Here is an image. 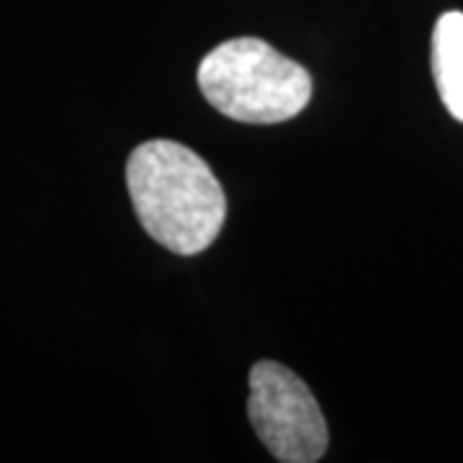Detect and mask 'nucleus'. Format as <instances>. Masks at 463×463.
Masks as SVG:
<instances>
[{"mask_svg":"<svg viewBox=\"0 0 463 463\" xmlns=\"http://www.w3.org/2000/svg\"><path fill=\"white\" fill-rule=\"evenodd\" d=\"M199 88L219 114L242 124H281L312 99V75L263 39L240 36L199 65Z\"/></svg>","mask_w":463,"mask_h":463,"instance_id":"f03ea898","label":"nucleus"},{"mask_svg":"<svg viewBox=\"0 0 463 463\" xmlns=\"http://www.w3.org/2000/svg\"><path fill=\"white\" fill-rule=\"evenodd\" d=\"M432 75L440 100L463 121V14L448 11L432 32Z\"/></svg>","mask_w":463,"mask_h":463,"instance_id":"20e7f679","label":"nucleus"},{"mask_svg":"<svg viewBox=\"0 0 463 463\" xmlns=\"http://www.w3.org/2000/svg\"><path fill=\"white\" fill-rule=\"evenodd\" d=\"M248 417L252 430L281 463H315L325 456L330 432L309 386L276 361L250 371Z\"/></svg>","mask_w":463,"mask_h":463,"instance_id":"7ed1b4c3","label":"nucleus"},{"mask_svg":"<svg viewBox=\"0 0 463 463\" xmlns=\"http://www.w3.org/2000/svg\"><path fill=\"white\" fill-rule=\"evenodd\" d=\"M134 212L155 242L175 255H199L219 237L227 196L212 167L173 139H149L127 163Z\"/></svg>","mask_w":463,"mask_h":463,"instance_id":"f257e3e1","label":"nucleus"}]
</instances>
